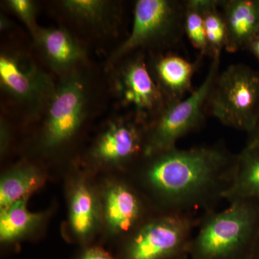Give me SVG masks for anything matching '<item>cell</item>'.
<instances>
[{"instance_id":"cell-1","label":"cell","mask_w":259,"mask_h":259,"mask_svg":"<svg viewBox=\"0 0 259 259\" xmlns=\"http://www.w3.org/2000/svg\"><path fill=\"white\" fill-rule=\"evenodd\" d=\"M139 180L158 213L196 216L215 209L236 175L238 154L222 144L177 147L144 156Z\"/></svg>"},{"instance_id":"cell-2","label":"cell","mask_w":259,"mask_h":259,"mask_svg":"<svg viewBox=\"0 0 259 259\" xmlns=\"http://www.w3.org/2000/svg\"><path fill=\"white\" fill-rule=\"evenodd\" d=\"M190 259H248L259 237V205L248 200L229 202L223 210L199 218Z\"/></svg>"},{"instance_id":"cell-3","label":"cell","mask_w":259,"mask_h":259,"mask_svg":"<svg viewBox=\"0 0 259 259\" xmlns=\"http://www.w3.org/2000/svg\"><path fill=\"white\" fill-rule=\"evenodd\" d=\"M207 112L223 125L250 134L259 120V71L241 64L219 71L209 92Z\"/></svg>"},{"instance_id":"cell-4","label":"cell","mask_w":259,"mask_h":259,"mask_svg":"<svg viewBox=\"0 0 259 259\" xmlns=\"http://www.w3.org/2000/svg\"><path fill=\"white\" fill-rule=\"evenodd\" d=\"M185 1L177 0L136 1L131 34L112 53L109 64H116L139 49L162 53L177 45L185 33Z\"/></svg>"},{"instance_id":"cell-5","label":"cell","mask_w":259,"mask_h":259,"mask_svg":"<svg viewBox=\"0 0 259 259\" xmlns=\"http://www.w3.org/2000/svg\"><path fill=\"white\" fill-rule=\"evenodd\" d=\"M199 218L158 213L130 233L120 259H171L188 253Z\"/></svg>"},{"instance_id":"cell-6","label":"cell","mask_w":259,"mask_h":259,"mask_svg":"<svg viewBox=\"0 0 259 259\" xmlns=\"http://www.w3.org/2000/svg\"><path fill=\"white\" fill-rule=\"evenodd\" d=\"M221 56L212 59L203 82L187 99L168 104L147 126L144 156L177 147L186 135L198 130L204 123L207 101L213 81L220 71Z\"/></svg>"},{"instance_id":"cell-7","label":"cell","mask_w":259,"mask_h":259,"mask_svg":"<svg viewBox=\"0 0 259 259\" xmlns=\"http://www.w3.org/2000/svg\"><path fill=\"white\" fill-rule=\"evenodd\" d=\"M86 81L77 71L61 77L46 112L44 144L54 148L64 144L81 127L87 113Z\"/></svg>"},{"instance_id":"cell-8","label":"cell","mask_w":259,"mask_h":259,"mask_svg":"<svg viewBox=\"0 0 259 259\" xmlns=\"http://www.w3.org/2000/svg\"><path fill=\"white\" fill-rule=\"evenodd\" d=\"M0 85L5 93L35 114L47 110L57 84L26 56L4 52L0 56Z\"/></svg>"},{"instance_id":"cell-9","label":"cell","mask_w":259,"mask_h":259,"mask_svg":"<svg viewBox=\"0 0 259 259\" xmlns=\"http://www.w3.org/2000/svg\"><path fill=\"white\" fill-rule=\"evenodd\" d=\"M115 90L122 105L146 125L156 118L166 105L141 53L129 57L115 75Z\"/></svg>"},{"instance_id":"cell-10","label":"cell","mask_w":259,"mask_h":259,"mask_svg":"<svg viewBox=\"0 0 259 259\" xmlns=\"http://www.w3.org/2000/svg\"><path fill=\"white\" fill-rule=\"evenodd\" d=\"M147 125L131 114L112 121L93 150L95 160L105 164H127L144 158Z\"/></svg>"},{"instance_id":"cell-11","label":"cell","mask_w":259,"mask_h":259,"mask_svg":"<svg viewBox=\"0 0 259 259\" xmlns=\"http://www.w3.org/2000/svg\"><path fill=\"white\" fill-rule=\"evenodd\" d=\"M150 73L164 97L166 105L182 101L192 93V77L198 64L171 51L156 53L148 64Z\"/></svg>"},{"instance_id":"cell-12","label":"cell","mask_w":259,"mask_h":259,"mask_svg":"<svg viewBox=\"0 0 259 259\" xmlns=\"http://www.w3.org/2000/svg\"><path fill=\"white\" fill-rule=\"evenodd\" d=\"M135 188L125 182H118L105 192V220L114 233L130 234L150 217L144 197Z\"/></svg>"},{"instance_id":"cell-13","label":"cell","mask_w":259,"mask_h":259,"mask_svg":"<svg viewBox=\"0 0 259 259\" xmlns=\"http://www.w3.org/2000/svg\"><path fill=\"white\" fill-rule=\"evenodd\" d=\"M32 36L49 67L62 76L76 71L86 59L82 46L66 29L37 27Z\"/></svg>"},{"instance_id":"cell-14","label":"cell","mask_w":259,"mask_h":259,"mask_svg":"<svg viewBox=\"0 0 259 259\" xmlns=\"http://www.w3.org/2000/svg\"><path fill=\"white\" fill-rule=\"evenodd\" d=\"M219 7L226 25L225 50L236 53L247 49L259 29V0H223Z\"/></svg>"},{"instance_id":"cell-15","label":"cell","mask_w":259,"mask_h":259,"mask_svg":"<svg viewBox=\"0 0 259 259\" xmlns=\"http://www.w3.org/2000/svg\"><path fill=\"white\" fill-rule=\"evenodd\" d=\"M225 199L251 201L259 205V151L243 149L238 153L236 175Z\"/></svg>"},{"instance_id":"cell-16","label":"cell","mask_w":259,"mask_h":259,"mask_svg":"<svg viewBox=\"0 0 259 259\" xmlns=\"http://www.w3.org/2000/svg\"><path fill=\"white\" fill-rule=\"evenodd\" d=\"M45 183V177L35 167L24 166L12 170L0 182V210L8 209L20 199L28 198Z\"/></svg>"},{"instance_id":"cell-17","label":"cell","mask_w":259,"mask_h":259,"mask_svg":"<svg viewBox=\"0 0 259 259\" xmlns=\"http://www.w3.org/2000/svg\"><path fill=\"white\" fill-rule=\"evenodd\" d=\"M70 223L75 234L88 238L96 228L99 219L98 204L93 190L86 184L76 186L70 200Z\"/></svg>"},{"instance_id":"cell-18","label":"cell","mask_w":259,"mask_h":259,"mask_svg":"<svg viewBox=\"0 0 259 259\" xmlns=\"http://www.w3.org/2000/svg\"><path fill=\"white\" fill-rule=\"evenodd\" d=\"M27 199H20L1 212L0 240L2 243H10L18 241L41 221L42 214L28 210Z\"/></svg>"},{"instance_id":"cell-19","label":"cell","mask_w":259,"mask_h":259,"mask_svg":"<svg viewBox=\"0 0 259 259\" xmlns=\"http://www.w3.org/2000/svg\"><path fill=\"white\" fill-rule=\"evenodd\" d=\"M210 57L221 56L226 44V25L218 0H198Z\"/></svg>"},{"instance_id":"cell-20","label":"cell","mask_w":259,"mask_h":259,"mask_svg":"<svg viewBox=\"0 0 259 259\" xmlns=\"http://www.w3.org/2000/svg\"><path fill=\"white\" fill-rule=\"evenodd\" d=\"M61 5L71 18L95 26L106 23L115 10L112 2L105 0H64Z\"/></svg>"},{"instance_id":"cell-21","label":"cell","mask_w":259,"mask_h":259,"mask_svg":"<svg viewBox=\"0 0 259 259\" xmlns=\"http://www.w3.org/2000/svg\"><path fill=\"white\" fill-rule=\"evenodd\" d=\"M184 28L192 47L199 51L200 56H210L198 0L185 1Z\"/></svg>"},{"instance_id":"cell-22","label":"cell","mask_w":259,"mask_h":259,"mask_svg":"<svg viewBox=\"0 0 259 259\" xmlns=\"http://www.w3.org/2000/svg\"><path fill=\"white\" fill-rule=\"evenodd\" d=\"M10 11L16 15L25 24L30 32L35 31L36 24L37 4L31 0H8L5 2Z\"/></svg>"},{"instance_id":"cell-23","label":"cell","mask_w":259,"mask_h":259,"mask_svg":"<svg viewBox=\"0 0 259 259\" xmlns=\"http://www.w3.org/2000/svg\"><path fill=\"white\" fill-rule=\"evenodd\" d=\"M79 259H115L111 254L100 247L88 248Z\"/></svg>"},{"instance_id":"cell-24","label":"cell","mask_w":259,"mask_h":259,"mask_svg":"<svg viewBox=\"0 0 259 259\" xmlns=\"http://www.w3.org/2000/svg\"><path fill=\"white\" fill-rule=\"evenodd\" d=\"M243 149L259 151V120L254 130L248 134V139Z\"/></svg>"},{"instance_id":"cell-25","label":"cell","mask_w":259,"mask_h":259,"mask_svg":"<svg viewBox=\"0 0 259 259\" xmlns=\"http://www.w3.org/2000/svg\"><path fill=\"white\" fill-rule=\"evenodd\" d=\"M247 49H248L259 61V37H255L254 40H252Z\"/></svg>"},{"instance_id":"cell-26","label":"cell","mask_w":259,"mask_h":259,"mask_svg":"<svg viewBox=\"0 0 259 259\" xmlns=\"http://www.w3.org/2000/svg\"><path fill=\"white\" fill-rule=\"evenodd\" d=\"M248 259H259V237Z\"/></svg>"},{"instance_id":"cell-27","label":"cell","mask_w":259,"mask_h":259,"mask_svg":"<svg viewBox=\"0 0 259 259\" xmlns=\"http://www.w3.org/2000/svg\"><path fill=\"white\" fill-rule=\"evenodd\" d=\"M171 259H190V257H189L188 253H184V254L178 255V256Z\"/></svg>"},{"instance_id":"cell-28","label":"cell","mask_w":259,"mask_h":259,"mask_svg":"<svg viewBox=\"0 0 259 259\" xmlns=\"http://www.w3.org/2000/svg\"><path fill=\"white\" fill-rule=\"evenodd\" d=\"M256 37H259V29H258V32H257Z\"/></svg>"}]
</instances>
